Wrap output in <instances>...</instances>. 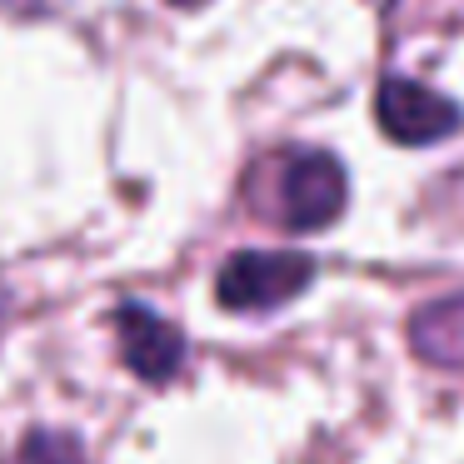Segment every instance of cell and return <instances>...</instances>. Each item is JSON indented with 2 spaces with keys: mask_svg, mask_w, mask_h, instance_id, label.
<instances>
[{
  "mask_svg": "<svg viewBox=\"0 0 464 464\" xmlns=\"http://www.w3.org/2000/svg\"><path fill=\"white\" fill-rule=\"evenodd\" d=\"M255 190H260V205L270 210L265 220L285 225L295 235L334 225L344 215V200H350L344 165L330 150H310V145L280 150L275 160H265L255 170Z\"/></svg>",
  "mask_w": 464,
  "mask_h": 464,
  "instance_id": "cell-1",
  "label": "cell"
},
{
  "mask_svg": "<svg viewBox=\"0 0 464 464\" xmlns=\"http://www.w3.org/2000/svg\"><path fill=\"white\" fill-rule=\"evenodd\" d=\"M314 280V260L300 250H235L215 275V300L225 310H275Z\"/></svg>",
  "mask_w": 464,
  "mask_h": 464,
  "instance_id": "cell-2",
  "label": "cell"
},
{
  "mask_svg": "<svg viewBox=\"0 0 464 464\" xmlns=\"http://www.w3.org/2000/svg\"><path fill=\"white\" fill-rule=\"evenodd\" d=\"M374 121L394 145H440L464 125V111L410 75H384L374 95Z\"/></svg>",
  "mask_w": 464,
  "mask_h": 464,
  "instance_id": "cell-3",
  "label": "cell"
},
{
  "mask_svg": "<svg viewBox=\"0 0 464 464\" xmlns=\"http://www.w3.org/2000/svg\"><path fill=\"white\" fill-rule=\"evenodd\" d=\"M115 340H121V360L145 384H170L185 370V334L165 314H155L150 304L125 300L115 310Z\"/></svg>",
  "mask_w": 464,
  "mask_h": 464,
  "instance_id": "cell-4",
  "label": "cell"
},
{
  "mask_svg": "<svg viewBox=\"0 0 464 464\" xmlns=\"http://www.w3.org/2000/svg\"><path fill=\"white\" fill-rule=\"evenodd\" d=\"M410 350L424 364L464 370V295H440L410 314Z\"/></svg>",
  "mask_w": 464,
  "mask_h": 464,
  "instance_id": "cell-5",
  "label": "cell"
},
{
  "mask_svg": "<svg viewBox=\"0 0 464 464\" xmlns=\"http://www.w3.org/2000/svg\"><path fill=\"white\" fill-rule=\"evenodd\" d=\"M0 464H85V444L81 434L55 430V424H35L11 444V454Z\"/></svg>",
  "mask_w": 464,
  "mask_h": 464,
  "instance_id": "cell-6",
  "label": "cell"
},
{
  "mask_svg": "<svg viewBox=\"0 0 464 464\" xmlns=\"http://www.w3.org/2000/svg\"><path fill=\"white\" fill-rule=\"evenodd\" d=\"M45 0H0V11H41Z\"/></svg>",
  "mask_w": 464,
  "mask_h": 464,
  "instance_id": "cell-7",
  "label": "cell"
},
{
  "mask_svg": "<svg viewBox=\"0 0 464 464\" xmlns=\"http://www.w3.org/2000/svg\"><path fill=\"white\" fill-rule=\"evenodd\" d=\"M170 5H185V11H190V5H205V0H170Z\"/></svg>",
  "mask_w": 464,
  "mask_h": 464,
  "instance_id": "cell-8",
  "label": "cell"
}]
</instances>
